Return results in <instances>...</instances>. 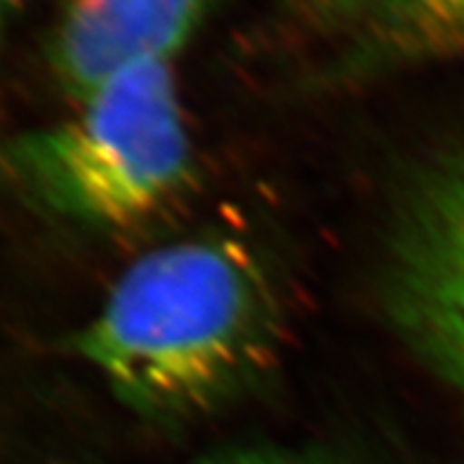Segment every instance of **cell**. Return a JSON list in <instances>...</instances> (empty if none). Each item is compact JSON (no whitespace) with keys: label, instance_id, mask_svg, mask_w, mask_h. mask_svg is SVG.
Wrapping results in <instances>:
<instances>
[{"label":"cell","instance_id":"1","mask_svg":"<svg viewBox=\"0 0 464 464\" xmlns=\"http://www.w3.org/2000/svg\"><path fill=\"white\" fill-rule=\"evenodd\" d=\"M281 309L247 243L198 236L156 247L113 283L73 349L141 418L212 411L274 361Z\"/></svg>","mask_w":464,"mask_h":464},{"label":"cell","instance_id":"9","mask_svg":"<svg viewBox=\"0 0 464 464\" xmlns=\"http://www.w3.org/2000/svg\"><path fill=\"white\" fill-rule=\"evenodd\" d=\"M3 24H5V17H3V14H0V31H3Z\"/></svg>","mask_w":464,"mask_h":464},{"label":"cell","instance_id":"4","mask_svg":"<svg viewBox=\"0 0 464 464\" xmlns=\"http://www.w3.org/2000/svg\"><path fill=\"white\" fill-rule=\"evenodd\" d=\"M212 0H69L54 31L59 85L81 102L102 82L144 62H172Z\"/></svg>","mask_w":464,"mask_h":464},{"label":"cell","instance_id":"3","mask_svg":"<svg viewBox=\"0 0 464 464\" xmlns=\"http://www.w3.org/2000/svg\"><path fill=\"white\" fill-rule=\"evenodd\" d=\"M389 318L464 401V144L408 184L387 247Z\"/></svg>","mask_w":464,"mask_h":464},{"label":"cell","instance_id":"5","mask_svg":"<svg viewBox=\"0 0 464 464\" xmlns=\"http://www.w3.org/2000/svg\"><path fill=\"white\" fill-rule=\"evenodd\" d=\"M458 54H464V0H403L375 29L342 50V64L372 71Z\"/></svg>","mask_w":464,"mask_h":464},{"label":"cell","instance_id":"8","mask_svg":"<svg viewBox=\"0 0 464 464\" xmlns=\"http://www.w3.org/2000/svg\"><path fill=\"white\" fill-rule=\"evenodd\" d=\"M26 3H31V0H0V14L7 19V14L14 10H19L22 5H26Z\"/></svg>","mask_w":464,"mask_h":464},{"label":"cell","instance_id":"7","mask_svg":"<svg viewBox=\"0 0 464 464\" xmlns=\"http://www.w3.org/2000/svg\"><path fill=\"white\" fill-rule=\"evenodd\" d=\"M224 464H306V462H295V459H278V458H250V459H234V462Z\"/></svg>","mask_w":464,"mask_h":464},{"label":"cell","instance_id":"2","mask_svg":"<svg viewBox=\"0 0 464 464\" xmlns=\"http://www.w3.org/2000/svg\"><path fill=\"white\" fill-rule=\"evenodd\" d=\"M10 163L64 218L100 229L149 222L194 175L175 64L121 71L78 102L76 116L14 141Z\"/></svg>","mask_w":464,"mask_h":464},{"label":"cell","instance_id":"6","mask_svg":"<svg viewBox=\"0 0 464 464\" xmlns=\"http://www.w3.org/2000/svg\"><path fill=\"white\" fill-rule=\"evenodd\" d=\"M295 24L312 34L352 45L389 17L403 0H276Z\"/></svg>","mask_w":464,"mask_h":464}]
</instances>
